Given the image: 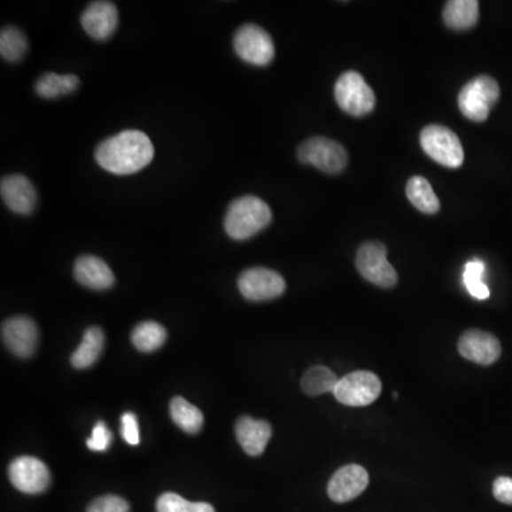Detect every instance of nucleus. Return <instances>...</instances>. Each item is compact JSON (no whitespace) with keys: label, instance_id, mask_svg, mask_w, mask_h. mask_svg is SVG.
Wrapping results in <instances>:
<instances>
[{"label":"nucleus","instance_id":"a878e982","mask_svg":"<svg viewBox=\"0 0 512 512\" xmlns=\"http://www.w3.org/2000/svg\"><path fill=\"white\" fill-rule=\"evenodd\" d=\"M29 49L25 33L18 27H4L0 32V55L8 62H20Z\"/></svg>","mask_w":512,"mask_h":512},{"label":"nucleus","instance_id":"20e7f679","mask_svg":"<svg viewBox=\"0 0 512 512\" xmlns=\"http://www.w3.org/2000/svg\"><path fill=\"white\" fill-rule=\"evenodd\" d=\"M423 151L440 166L458 168L464 163L462 141L454 131L438 124L424 127L420 134Z\"/></svg>","mask_w":512,"mask_h":512},{"label":"nucleus","instance_id":"f03ea898","mask_svg":"<svg viewBox=\"0 0 512 512\" xmlns=\"http://www.w3.org/2000/svg\"><path fill=\"white\" fill-rule=\"evenodd\" d=\"M271 208L267 202L258 197L246 195L235 199L231 206H228L225 231L232 239L245 241L265 229L271 224Z\"/></svg>","mask_w":512,"mask_h":512},{"label":"nucleus","instance_id":"1a4fd4ad","mask_svg":"<svg viewBox=\"0 0 512 512\" xmlns=\"http://www.w3.org/2000/svg\"><path fill=\"white\" fill-rule=\"evenodd\" d=\"M235 53L253 66H268L275 58L271 35L256 25H244L234 36Z\"/></svg>","mask_w":512,"mask_h":512},{"label":"nucleus","instance_id":"ddd939ff","mask_svg":"<svg viewBox=\"0 0 512 512\" xmlns=\"http://www.w3.org/2000/svg\"><path fill=\"white\" fill-rule=\"evenodd\" d=\"M458 352L467 361L490 366L501 356V345L494 335L471 329L460 337Z\"/></svg>","mask_w":512,"mask_h":512},{"label":"nucleus","instance_id":"473e14b6","mask_svg":"<svg viewBox=\"0 0 512 512\" xmlns=\"http://www.w3.org/2000/svg\"><path fill=\"white\" fill-rule=\"evenodd\" d=\"M190 512H215V509L208 502H191Z\"/></svg>","mask_w":512,"mask_h":512},{"label":"nucleus","instance_id":"c756f323","mask_svg":"<svg viewBox=\"0 0 512 512\" xmlns=\"http://www.w3.org/2000/svg\"><path fill=\"white\" fill-rule=\"evenodd\" d=\"M112 440V434L109 427L105 426V422H98L94 426L90 438L87 440V447L90 448L91 451H105L110 447Z\"/></svg>","mask_w":512,"mask_h":512},{"label":"nucleus","instance_id":"4be33fe9","mask_svg":"<svg viewBox=\"0 0 512 512\" xmlns=\"http://www.w3.org/2000/svg\"><path fill=\"white\" fill-rule=\"evenodd\" d=\"M80 86V80L74 74H56L47 73L37 80L36 93L43 98H58L72 94Z\"/></svg>","mask_w":512,"mask_h":512},{"label":"nucleus","instance_id":"a211bd4d","mask_svg":"<svg viewBox=\"0 0 512 512\" xmlns=\"http://www.w3.org/2000/svg\"><path fill=\"white\" fill-rule=\"evenodd\" d=\"M235 434L246 454L258 457L264 453L268 443L271 440V424L264 420H255L249 415H244L237 422Z\"/></svg>","mask_w":512,"mask_h":512},{"label":"nucleus","instance_id":"0eeeda50","mask_svg":"<svg viewBox=\"0 0 512 512\" xmlns=\"http://www.w3.org/2000/svg\"><path fill=\"white\" fill-rule=\"evenodd\" d=\"M356 268L359 274L380 288H393L397 274L389 260L387 249L382 242H365L357 249Z\"/></svg>","mask_w":512,"mask_h":512},{"label":"nucleus","instance_id":"dca6fc26","mask_svg":"<svg viewBox=\"0 0 512 512\" xmlns=\"http://www.w3.org/2000/svg\"><path fill=\"white\" fill-rule=\"evenodd\" d=\"M81 26L93 39H109L119 26L116 4L112 2H93L89 4L81 15Z\"/></svg>","mask_w":512,"mask_h":512},{"label":"nucleus","instance_id":"39448f33","mask_svg":"<svg viewBox=\"0 0 512 512\" xmlns=\"http://www.w3.org/2000/svg\"><path fill=\"white\" fill-rule=\"evenodd\" d=\"M336 103L350 116L363 117L376 105L375 91L357 72L343 73L335 84Z\"/></svg>","mask_w":512,"mask_h":512},{"label":"nucleus","instance_id":"7ed1b4c3","mask_svg":"<svg viewBox=\"0 0 512 512\" xmlns=\"http://www.w3.org/2000/svg\"><path fill=\"white\" fill-rule=\"evenodd\" d=\"M500 94L501 91L497 80L488 74H481L462 86L458 94V107L462 116L476 123H483L500 100Z\"/></svg>","mask_w":512,"mask_h":512},{"label":"nucleus","instance_id":"7c9ffc66","mask_svg":"<svg viewBox=\"0 0 512 512\" xmlns=\"http://www.w3.org/2000/svg\"><path fill=\"white\" fill-rule=\"evenodd\" d=\"M121 434L126 443L137 446L140 443V429H138L137 417L134 413H124L121 415Z\"/></svg>","mask_w":512,"mask_h":512},{"label":"nucleus","instance_id":"bb28decb","mask_svg":"<svg viewBox=\"0 0 512 512\" xmlns=\"http://www.w3.org/2000/svg\"><path fill=\"white\" fill-rule=\"evenodd\" d=\"M484 271H485V265L483 260H473L466 265L464 274H462L464 285L469 289V295L474 296L476 299L484 300L490 298V289L483 282Z\"/></svg>","mask_w":512,"mask_h":512},{"label":"nucleus","instance_id":"6e6552de","mask_svg":"<svg viewBox=\"0 0 512 512\" xmlns=\"http://www.w3.org/2000/svg\"><path fill=\"white\" fill-rule=\"evenodd\" d=\"M380 393L382 382L379 377L368 370H357L339 379L333 396L345 406L365 407L377 400Z\"/></svg>","mask_w":512,"mask_h":512},{"label":"nucleus","instance_id":"4468645a","mask_svg":"<svg viewBox=\"0 0 512 512\" xmlns=\"http://www.w3.org/2000/svg\"><path fill=\"white\" fill-rule=\"evenodd\" d=\"M368 485V474L359 464L342 467L329 481L328 494L335 502H349L363 493Z\"/></svg>","mask_w":512,"mask_h":512},{"label":"nucleus","instance_id":"9d476101","mask_svg":"<svg viewBox=\"0 0 512 512\" xmlns=\"http://www.w3.org/2000/svg\"><path fill=\"white\" fill-rule=\"evenodd\" d=\"M239 292L251 302L275 299L285 292V279L268 268H251L238 279Z\"/></svg>","mask_w":512,"mask_h":512},{"label":"nucleus","instance_id":"b1692460","mask_svg":"<svg viewBox=\"0 0 512 512\" xmlns=\"http://www.w3.org/2000/svg\"><path fill=\"white\" fill-rule=\"evenodd\" d=\"M337 382L339 379L330 368L325 366H314L305 373L300 386L307 396H321V394L333 393Z\"/></svg>","mask_w":512,"mask_h":512},{"label":"nucleus","instance_id":"2eb2a0df","mask_svg":"<svg viewBox=\"0 0 512 512\" xmlns=\"http://www.w3.org/2000/svg\"><path fill=\"white\" fill-rule=\"evenodd\" d=\"M0 194L9 210L19 215H29L36 210V188L25 175L13 174L2 178Z\"/></svg>","mask_w":512,"mask_h":512},{"label":"nucleus","instance_id":"9b49d317","mask_svg":"<svg viewBox=\"0 0 512 512\" xmlns=\"http://www.w3.org/2000/svg\"><path fill=\"white\" fill-rule=\"evenodd\" d=\"M9 478L16 490L25 494H40L50 485V471L42 460L36 457L16 458L9 466Z\"/></svg>","mask_w":512,"mask_h":512},{"label":"nucleus","instance_id":"f3484780","mask_svg":"<svg viewBox=\"0 0 512 512\" xmlns=\"http://www.w3.org/2000/svg\"><path fill=\"white\" fill-rule=\"evenodd\" d=\"M74 278L80 285L93 291H105L114 285V274L109 265L97 256L83 255L74 264Z\"/></svg>","mask_w":512,"mask_h":512},{"label":"nucleus","instance_id":"c85d7f7f","mask_svg":"<svg viewBox=\"0 0 512 512\" xmlns=\"http://www.w3.org/2000/svg\"><path fill=\"white\" fill-rule=\"evenodd\" d=\"M157 512H190L191 501L175 493H166L157 500Z\"/></svg>","mask_w":512,"mask_h":512},{"label":"nucleus","instance_id":"f257e3e1","mask_svg":"<svg viewBox=\"0 0 512 512\" xmlns=\"http://www.w3.org/2000/svg\"><path fill=\"white\" fill-rule=\"evenodd\" d=\"M101 168L117 175L138 173L154 159V145L143 131L126 130L107 138L96 148Z\"/></svg>","mask_w":512,"mask_h":512},{"label":"nucleus","instance_id":"423d86ee","mask_svg":"<svg viewBox=\"0 0 512 512\" xmlns=\"http://www.w3.org/2000/svg\"><path fill=\"white\" fill-rule=\"evenodd\" d=\"M300 163L314 166L323 173H342L346 168L349 156L340 143L326 137H312L303 141L298 148Z\"/></svg>","mask_w":512,"mask_h":512},{"label":"nucleus","instance_id":"2f4dec72","mask_svg":"<svg viewBox=\"0 0 512 512\" xmlns=\"http://www.w3.org/2000/svg\"><path fill=\"white\" fill-rule=\"evenodd\" d=\"M493 493L497 501L502 504L512 505V478L509 477H500L494 481Z\"/></svg>","mask_w":512,"mask_h":512},{"label":"nucleus","instance_id":"cd10ccee","mask_svg":"<svg viewBox=\"0 0 512 512\" xmlns=\"http://www.w3.org/2000/svg\"><path fill=\"white\" fill-rule=\"evenodd\" d=\"M87 512H130V505L117 495H103L87 507Z\"/></svg>","mask_w":512,"mask_h":512},{"label":"nucleus","instance_id":"5701e85b","mask_svg":"<svg viewBox=\"0 0 512 512\" xmlns=\"http://www.w3.org/2000/svg\"><path fill=\"white\" fill-rule=\"evenodd\" d=\"M171 417L174 423L184 430L185 433L195 434L201 430L204 415L194 404L188 403L182 397H174L170 404Z\"/></svg>","mask_w":512,"mask_h":512},{"label":"nucleus","instance_id":"aec40b11","mask_svg":"<svg viewBox=\"0 0 512 512\" xmlns=\"http://www.w3.org/2000/svg\"><path fill=\"white\" fill-rule=\"evenodd\" d=\"M105 333L97 326L87 329L83 340L72 354V365L74 368H89L97 361L105 349Z\"/></svg>","mask_w":512,"mask_h":512},{"label":"nucleus","instance_id":"f8f14e48","mask_svg":"<svg viewBox=\"0 0 512 512\" xmlns=\"http://www.w3.org/2000/svg\"><path fill=\"white\" fill-rule=\"evenodd\" d=\"M2 340L4 346L15 356L27 359L32 356L39 343V330L35 322L26 316H15L2 325Z\"/></svg>","mask_w":512,"mask_h":512},{"label":"nucleus","instance_id":"412c9836","mask_svg":"<svg viewBox=\"0 0 512 512\" xmlns=\"http://www.w3.org/2000/svg\"><path fill=\"white\" fill-rule=\"evenodd\" d=\"M406 194L408 201L423 213H436L440 211V199L437 198L433 187L426 178L422 175H415L408 180L406 185Z\"/></svg>","mask_w":512,"mask_h":512},{"label":"nucleus","instance_id":"393cba45","mask_svg":"<svg viewBox=\"0 0 512 512\" xmlns=\"http://www.w3.org/2000/svg\"><path fill=\"white\" fill-rule=\"evenodd\" d=\"M134 346L140 352H154L163 346L167 340V330L157 322H143L131 333Z\"/></svg>","mask_w":512,"mask_h":512},{"label":"nucleus","instance_id":"6ab92c4d","mask_svg":"<svg viewBox=\"0 0 512 512\" xmlns=\"http://www.w3.org/2000/svg\"><path fill=\"white\" fill-rule=\"evenodd\" d=\"M480 18V4L477 0H450L444 6L443 20L453 30H469Z\"/></svg>","mask_w":512,"mask_h":512}]
</instances>
